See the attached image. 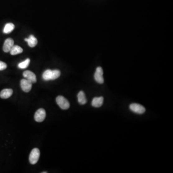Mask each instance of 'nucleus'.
I'll use <instances>...</instances> for the list:
<instances>
[{
	"label": "nucleus",
	"instance_id": "nucleus-3",
	"mask_svg": "<svg viewBox=\"0 0 173 173\" xmlns=\"http://www.w3.org/2000/svg\"><path fill=\"white\" fill-rule=\"evenodd\" d=\"M57 104L63 110H67L70 107V103L67 99L62 96H59L56 99Z\"/></svg>",
	"mask_w": 173,
	"mask_h": 173
},
{
	"label": "nucleus",
	"instance_id": "nucleus-5",
	"mask_svg": "<svg viewBox=\"0 0 173 173\" xmlns=\"http://www.w3.org/2000/svg\"><path fill=\"white\" fill-rule=\"evenodd\" d=\"M94 79L97 83L102 84L104 82V79L103 77V70L101 67H98L96 68L94 74Z\"/></svg>",
	"mask_w": 173,
	"mask_h": 173
},
{
	"label": "nucleus",
	"instance_id": "nucleus-1",
	"mask_svg": "<svg viewBox=\"0 0 173 173\" xmlns=\"http://www.w3.org/2000/svg\"><path fill=\"white\" fill-rule=\"evenodd\" d=\"M60 75L61 72L59 70L48 69L44 71L43 75V78L44 80H52L58 78L60 76Z\"/></svg>",
	"mask_w": 173,
	"mask_h": 173
},
{
	"label": "nucleus",
	"instance_id": "nucleus-4",
	"mask_svg": "<svg viewBox=\"0 0 173 173\" xmlns=\"http://www.w3.org/2000/svg\"><path fill=\"white\" fill-rule=\"evenodd\" d=\"M130 108L131 111L138 114H143L145 112L144 107L139 103H132L130 105Z\"/></svg>",
	"mask_w": 173,
	"mask_h": 173
},
{
	"label": "nucleus",
	"instance_id": "nucleus-15",
	"mask_svg": "<svg viewBox=\"0 0 173 173\" xmlns=\"http://www.w3.org/2000/svg\"><path fill=\"white\" fill-rule=\"evenodd\" d=\"M15 29V25L13 23H9L7 24L3 29V33L6 34H8L11 33Z\"/></svg>",
	"mask_w": 173,
	"mask_h": 173
},
{
	"label": "nucleus",
	"instance_id": "nucleus-7",
	"mask_svg": "<svg viewBox=\"0 0 173 173\" xmlns=\"http://www.w3.org/2000/svg\"><path fill=\"white\" fill-rule=\"evenodd\" d=\"M46 117V112L43 109L40 108L35 113L34 119L37 122H42L44 120Z\"/></svg>",
	"mask_w": 173,
	"mask_h": 173
},
{
	"label": "nucleus",
	"instance_id": "nucleus-11",
	"mask_svg": "<svg viewBox=\"0 0 173 173\" xmlns=\"http://www.w3.org/2000/svg\"><path fill=\"white\" fill-rule=\"evenodd\" d=\"M13 91L10 89H6L2 90L0 93V97L2 99H7L13 94Z\"/></svg>",
	"mask_w": 173,
	"mask_h": 173
},
{
	"label": "nucleus",
	"instance_id": "nucleus-8",
	"mask_svg": "<svg viewBox=\"0 0 173 173\" xmlns=\"http://www.w3.org/2000/svg\"><path fill=\"white\" fill-rule=\"evenodd\" d=\"M23 76L28 80L32 83H36L37 81L36 76L34 73L30 70H27L23 72Z\"/></svg>",
	"mask_w": 173,
	"mask_h": 173
},
{
	"label": "nucleus",
	"instance_id": "nucleus-17",
	"mask_svg": "<svg viewBox=\"0 0 173 173\" xmlns=\"http://www.w3.org/2000/svg\"><path fill=\"white\" fill-rule=\"evenodd\" d=\"M7 68V64L0 61V71H2V70L6 69Z\"/></svg>",
	"mask_w": 173,
	"mask_h": 173
},
{
	"label": "nucleus",
	"instance_id": "nucleus-16",
	"mask_svg": "<svg viewBox=\"0 0 173 173\" xmlns=\"http://www.w3.org/2000/svg\"><path fill=\"white\" fill-rule=\"evenodd\" d=\"M30 59L29 58L27 59L26 60L24 61L21 63H19L18 65V67L21 69H25V68L29 66L30 63Z\"/></svg>",
	"mask_w": 173,
	"mask_h": 173
},
{
	"label": "nucleus",
	"instance_id": "nucleus-6",
	"mask_svg": "<svg viewBox=\"0 0 173 173\" xmlns=\"http://www.w3.org/2000/svg\"><path fill=\"white\" fill-rule=\"evenodd\" d=\"M22 89L25 93H29L32 89V83L27 79H23L20 82Z\"/></svg>",
	"mask_w": 173,
	"mask_h": 173
},
{
	"label": "nucleus",
	"instance_id": "nucleus-12",
	"mask_svg": "<svg viewBox=\"0 0 173 173\" xmlns=\"http://www.w3.org/2000/svg\"><path fill=\"white\" fill-rule=\"evenodd\" d=\"M25 40L28 43L29 46L30 47H34L38 43V40L33 35H30L29 38H26Z\"/></svg>",
	"mask_w": 173,
	"mask_h": 173
},
{
	"label": "nucleus",
	"instance_id": "nucleus-2",
	"mask_svg": "<svg viewBox=\"0 0 173 173\" xmlns=\"http://www.w3.org/2000/svg\"><path fill=\"white\" fill-rule=\"evenodd\" d=\"M40 151L38 148H34L31 151L29 157V161L30 164L35 165L39 159Z\"/></svg>",
	"mask_w": 173,
	"mask_h": 173
},
{
	"label": "nucleus",
	"instance_id": "nucleus-9",
	"mask_svg": "<svg viewBox=\"0 0 173 173\" xmlns=\"http://www.w3.org/2000/svg\"><path fill=\"white\" fill-rule=\"evenodd\" d=\"M14 45V41L12 39H7L3 45V51L5 52H8L10 51L11 48Z\"/></svg>",
	"mask_w": 173,
	"mask_h": 173
},
{
	"label": "nucleus",
	"instance_id": "nucleus-14",
	"mask_svg": "<svg viewBox=\"0 0 173 173\" xmlns=\"http://www.w3.org/2000/svg\"><path fill=\"white\" fill-rule=\"evenodd\" d=\"M23 51L22 48L18 45H14L10 50V53L11 55H15L22 53Z\"/></svg>",
	"mask_w": 173,
	"mask_h": 173
},
{
	"label": "nucleus",
	"instance_id": "nucleus-13",
	"mask_svg": "<svg viewBox=\"0 0 173 173\" xmlns=\"http://www.w3.org/2000/svg\"><path fill=\"white\" fill-rule=\"evenodd\" d=\"M78 102L81 105H84L87 103V99L85 93L83 91H80L78 94Z\"/></svg>",
	"mask_w": 173,
	"mask_h": 173
},
{
	"label": "nucleus",
	"instance_id": "nucleus-10",
	"mask_svg": "<svg viewBox=\"0 0 173 173\" xmlns=\"http://www.w3.org/2000/svg\"><path fill=\"white\" fill-rule=\"evenodd\" d=\"M103 98L102 97H95L93 99L91 102V105L93 107L95 108L100 107L103 104Z\"/></svg>",
	"mask_w": 173,
	"mask_h": 173
},
{
	"label": "nucleus",
	"instance_id": "nucleus-18",
	"mask_svg": "<svg viewBox=\"0 0 173 173\" xmlns=\"http://www.w3.org/2000/svg\"><path fill=\"white\" fill-rule=\"evenodd\" d=\"M47 172H42V173H47Z\"/></svg>",
	"mask_w": 173,
	"mask_h": 173
}]
</instances>
